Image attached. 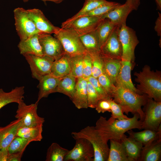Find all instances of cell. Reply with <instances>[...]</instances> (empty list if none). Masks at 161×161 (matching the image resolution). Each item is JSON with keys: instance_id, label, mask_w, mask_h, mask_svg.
<instances>
[{"instance_id": "cell-1", "label": "cell", "mask_w": 161, "mask_h": 161, "mask_svg": "<svg viewBox=\"0 0 161 161\" xmlns=\"http://www.w3.org/2000/svg\"><path fill=\"white\" fill-rule=\"evenodd\" d=\"M139 114H135L129 119L107 120L100 116L95 126L103 140L106 142L110 139L120 140L128 131L134 129H142V121Z\"/></svg>"}, {"instance_id": "cell-2", "label": "cell", "mask_w": 161, "mask_h": 161, "mask_svg": "<svg viewBox=\"0 0 161 161\" xmlns=\"http://www.w3.org/2000/svg\"><path fill=\"white\" fill-rule=\"evenodd\" d=\"M112 98L120 106L123 112L127 115L130 112L137 114L143 121L145 114L142 107L146 103L148 98L147 95L140 94L121 86H116Z\"/></svg>"}, {"instance_id": "cell-3", "label": "cell", "mask_w": 161, "mask_h": 161, "mask_svg": "<svg viewBox=\"0 0 161 161\" xmlns=\"http://www.w3.org/2000/svg\"><path fill=\"white\" fill-rule=\"evenodd\" d=\"M135 81L139 84L136 88L141 94L147 95L155 101L161 102V74L160 71L151 70L150 67L145 66L142 71L135 72Z\"/></svg>"}, {"instance_id": "cell-4", "label": "cell", "mask_w": 161, "mask_h": 161, "mask_svg": "<svg viewBox=\"0 0 161 161\" xmlns=\"http://www.w3.org/2000/svg\"><path fill=\"white\" fill-rule=\"evenodd\" d=\"M71 134L74 139L83 138L91 143L94 152L93 161H107L109 149L108 143L103 140L95 126H88L79 131L72 132Z\"/></svg>"}, {"instance_id": "cell-5", "label": "cell", "mask_w": 161, "mask_h": 161, "mask_svg": "<svg viewBox=\"0 0 161 161\" xmlns=\"http://www.w3.org/2000/svg\"><path fill=\"white\" fill-rule=\"evenodd\" d=\"M54 37L61 42L64 53L70 57L84 54L86 51L80 36L70 27L60 28Z\"/></svg>"}, {"instance_id": "cell-6", "label": "cell", "mask_w": 161, "mask_h": 161, "mask_svg": "<svg viewBox=\"0 0 161 161\" xmlns=\"http://www.w3.org/2000/svg\"><path fill=\"white\" fill-rule=\"evenodd\" d=\"M15 25L20 40H26L32 35L42 32L36 28L28 16L27 10L18 7L13 10Z\"/></svg>"}, {"instance_id": "cell-7", "label": "cell", "mask_w": 161, "mask_h": 161, "mask_svg": "<svg viewBox=\"0 0 161 161\" xmlns=\"http://www.w3.org/2000/svg\"><path fill=\"white\" fill-rule=\"evenodd\" d=\"M38 103L27 105L24 101L18 104V109L15 116L17 119L21 120V127H34L43 126L44 118L37 113Z\"/></svg>"}, {"instance_id": "cell-8", "label": "cell", "mask_w": 161, "mask_h": 161, "mask_svg": "<svg viewBox=\"0 0 161 161\" xmlns=\"http://www.w3.org/2000/svg\"><path fill=\"white\" fill-rule=\"evenodd\" d=\"M119 35L122 48L121 61L131 62L134 59L135 48L139 43L136 32L125 24L120 28Z\"/></svg>"}, {"instance_id": "cell-9", "label": "cell", "mask_w": 161, "mask_h": 161, "mask_svg": "<svg viewBox=\"0 0 161 161\" xmlns=\"http://www.w3.org/2000/svg\"><path fill=\"white\" fill-rule=\"evenodd\" d=\"M144 106L145 118L142 121V129L158 130L161 126V102L148 98Z\"/></svg>"}, {"instance_id": "cell-10", "label": "cell", "mask_w": 161, "mask_h": 161, "mask_svg": "<svg viewBox=\"0 0 161 161\" xmlns=\"http://www.w3.org/2000/svg\"><path fill=\"white\" fill-rule=\"evenodd\" d=\"M75 140V146L69 150L64 161H93L94 152L91 143L83 138Z\"/></svg>"}, {"instance_id": "cell-11", "label": "cell", "mask_w": 161, "mask_h": 161, "mask_svg": "<svg viewBox=\"0 0 161 161\" xmlns=\"http://www.w3.org/2000/svg\"><path fill=\"white\" fill-rule=\"evenodd\" d=\"M29 64L32 77L38 80L42 76L51 74L54 60L47 56H38L31 55H23Z\"/></svg>"}, {"instance_id": "cell-12", "label": "cell", "mask_w": 161, "mask_h": 161, "mask_svg": "<svg viewBox=\"0 0 161 161\" xmlns=\"http://www.w3.org/2000/svg\"><path fill=\"white\" fill-rule=\"evenodd\" d=\"M38 38L44 55L50 57L55 61L64 54L60 41L51 34L40 33L38 34Z\"/></svg>"}, {"instance_id": "cell-13", "label": "cell", "mask_w": 161, "mask_h": 161, "mask_svg": "<svg viewBox=\"0 0 161 161\" xmlns=\"http://www.w3.org/2000/svg\"><path fill=\"white\" fill-rule=\"evenodd\" d=\"M104 19L102 16H82L74 20L64 28L70 27L81 36L95 31Z\"/></svg>"}, {"instance_id": "cell-14", "label": "cell", "mask_w": 161, "mask_h": 161, "mask_svg": "<svg viewBox=\"0 0 161 161\" xmlns=\"http://www.w3.org/2000/svg\"><path fill=\"white\" fill-rule=\"evenodd\" d=\"M120 28L116 26L109 37L101 47L100 54L101 55L121 60L122 48L119 35Z\"/></svg>"}, {"instance_id": "cell-15", "label": "cell", "mask_w": 161, "mask_h": 161, "mask_svg": "<svg viewBox=\"0 0 161 161\" xmlns=\"http://www.w3.org/2000/svg\"><path fill=\"white\" fill-rule=\"evenodd\" d=\"M30 18L37 29L42 33L55 34L60 28L54 26L47 18L41 10L37 8L27 10Z\"/></svg>"}, {"instance_id": "cell-16", "label": "cell", "mask_w": 161, "mask_h": 161, "mask_svg": "<svg viewBox=\"0 0 161 161\" xmlns=\"http://www.w3.org/2000/svg\"><path fill=\"white\" fill-rule=\"evenodd\" d=\"M21 120L17 119L4 127H0V153L9 154L8 148L21 127Z\"/></svg>"}, {"instance_id": "cell-17", "label": "cell", "mask_w": 161, "mask_h": 161, "mask_svg": "<svg viewBox=\"0 0 161 161\" xmlns=\"http://www.w3.org/2000/svg\"><path fill=\"white\" fill-rule=\"evenodd\" d=\"M133 10L132 6L126 1L123 4H120L102 17L103 19H109L115 26L120 28L123 25L126 24L127 16Z\"/></svg>"}, {"instance_id": "cell-18", "label": "cell", "mask_w": 161, "mask_h": 161, "mask_svg": "<svg viewBox=\"0 0 161 161\" xmlns=\"http://www.w3.org/2000/svg\"><path fill=\"white\" fill-rule=\"evenodd\" d=\"M131 62L121 61V65L116 80L115 85L129 89L141 94L133 84L131 78Z\"/></svg>"}, {"instance_id": "cell-19", "label": "cell", "mask_w": 161, "mask_h": 161, "mask_svg": "<svg viewBox=\"0 0 161 161\" xmlns=\"http://www.w3.org/2000/svg\"><path fill=\"white\" fill-rule=\"evenodd\" d=\"M60 79L51 74L41 77L38 80L39 83L37 87L39 92L36 102L38 103L42 98L47 97L49 94L56 92V88Z\"/></svg>"}, {"instance_id": "cell-20", "label": "cell", "mask_w": 161, "mask_h": 161, "mask_svg": "<svg viewBox=\"0 0 161 161\" xmlns=\"http://www.w3.org/2000/svg\"><path fill=\"white\" fill-rule=\"evenodd\" d=\"M87 82V80L83 77L77 78L75 91L71 100L75 106L78 109L88 108Z\"/></svg>"}, {"instance_id": "cell-21", "label": "cell", "mask_w": 161, "mask_h": 161, "mask_svg": "<svg viewBox=\"0 0 161 161\" xmlns=\"http://www.w3.org/2000/svg\"><path fill=\"white\" fill-rule=\"evenodd\" d=\"M38 34H34L26 40L20 41L18 47L20 54L23 56L26 55H44L38 40Z\"/></svg>"}, {"instance_id": "cell-22", "label": "cell", "mask_w": 161, "mask_h": 161, "mask_svg": "<svg viewBox=\"0 0 161 161\" xmlns=\"http://www.w3.org/2000/svg\"><path fill=\"white\" fill-rule=\"evenodd\" d=\"M129 161H138L143 146L142 143L125 134L120 140Z\"/></svg>"}, {"instance_id": "cell-23", "label": "cell", "mask_w": 161, "mask_h": 161, "mask_svg": "<svg viewBox=\"0 0 161 161\" xmlns=\"http://www.w3.org/2000/svg\"><path fill=\"white\" fill-rule=\"evenodd\" d=\"M161 159V138L143 146L138 161H160Z\"/></svg>"}, {"instance_id": "cell-24", "label": "cell", "mask_w": 161, "mask_h": 161, "mask_svg": "<svg viewBox=\"0 0 161 161\" xmlns=\"http://www.w3.org/2000/svg\"><path fill=\"white\" fill-rule=\"evenodd\" d=\"M127 132L129 135V137L141 143L143 146L161 138V126L157 130L144 129L143 131L136 132L131 129Z\"/></svg>"}, {"instance_id": "cell-25", "label": "cell", "mask_w": 161, "mask_h": 161, "mask_svg": "<svg viewBox=\"0 0 161 161\" xmlns=\"http://www.w3.org/2000/svg\"><path fill=\"white\" fill-rule=\"evenodd\" d=\"M24 86L16 87L8 92L0 89V109L10 103L18 104L23 101L24 93Z\"/></svg>"}, {"instance_id": "cell-26", "label": "cell", "mask_w": 161, "mask_h": 161, "mask_svg": "<svg viewBox=\"0 0 161 161\" xmlns=\"http://www.w3.org/2000/svg\"><path fill=\"white\" fill-rule=\"evenodd\" d=\"M70 57L64 53L59 58L55 60L52 66L51 74L59 78L70 74Z\"/></svg>"}, {"instance_id": "cell-27", "label": "cell", "mask_w": 161, "mask_h": 161, "mask_svg": "<svg viewBox=\"0 0 161 161\" xmlns=\"http://www.w3.org/2000/svg\"><path fill=\"white\" fill-rule=\"evenodd\" d=\"M101 56L103 62V73L115 85L117 78L121 65V60Z\"/></svg>"}, {"instance_id": "cell-28", "label": "cell", "mask_w": 161, "mask_h": 161, "mask_svg": "<svg viewBox=\"0 0 161 161\" xmlns=\"http://www.w3.org/2000/svg\"><path fill=\"white\" fill-rule=\"evenodd\" d=\"M80 37L86 52L90 55L100 54V48L95 30Z\"/></svg>"}, {"instance_id": "cell-29", "label": "cell", "mask_w": 161, "mask_h": 161, "mask_svg": "<svg viewBox=\"0 0 161 161\" xmlns=\"http://www.w3.org/2000/svg\"><path fill=\"white\" fill-rule=\"evenodd\" d=\"M107 161H129L124 148L120 140L110 139Z\"/></svg>"}, {"instance_id": "cell-30", "label": "cell", "mask_w": 161, "mask_h": 161, "mask_svg": "<svg viewBox=\"0 0 161 161\" xmlns=\"http://www.w3.org/2000/svg\"><path fill=\"white\" fill-rule=\"evenodd\" d=\"M77 78L69 74L61 78L56 92L62 93L71 99L75 91Z\"/></svg>"}, {"instance_id": "cell-31", "label": "cell", "mask_w": 161, "mask_h": 161, "mask_svg": "<svg viewBox=\"0 0 161 161\" xmlns=\"http://www.w3.org/2000/svg\"><path fill=\"white\" fill-rule=\"evenodd\" d=\"M43 126L21 127L18 130L16 136L24 137L30 143L41 141L43 138Z\"/></svg>"}, {"instance_id": "cell-32", "label": "cell", "mask_w": 161, "mask_h": 161, "mask_svg": "<svg viewBox=\"0 0 161 161\" xmlns=\"http://www.w3.org/2000/svg\"><path fill=\"white\" fill-rule=\"evenodd\" d=\"M108 18H105L95 30L100 48L109 37L115 27Z\"/></svg>"}, {"instance_id": "cell-33", "label": "cell", "mask_w": 161, "mask_h": 161, "mask_svg": "<svg viewBox=\"0 0 161 161\" xmlns=\"http://www.w3.org/2000/svg\"><path fill=\"white\" fill-rule=\"evenodd\" d=\"M108 1L106 0H85L81 9L71 18L63 22L61 24V28H64L76 19Z\"/></svg>"}, {"instance_id": "cell-34", "label": "cell", "mask_w": 161, "mask_h": 161, "mask_svg": "<svg viewBox=\"0 0 161 161\" xmlns=\"http://www.w3.org/2000/svg\"><path fill=\"white\" fill-rule=\"evenodd\" d=\"M69 150L61 146L57 143H53L47 149L46 161H64Z\"/></svg>"}, {"instance_id": "cell-35", "label": "cell", "mask_w": 161, "mask_h": 161, "mask_svg": "<svg viewBox=\"0 0 161 161\" xmlns=\"http://www.w3.org/2000/svg\"><path fill=\"white\" fill-rule=\"evenodd\" d=\"M83 54L70 57V74L78 78L83 76Z\"/></svg>"}, {"instance_id": "cell-36", "label": "cell", "mask_w": 161, "mask_h": 161, "mask_svg": "<svg viewBox=\"0 0 161 161\" xmlns=\"http://www.w3.org/2000/svg\"><path fill=\"white\" fill-rule=\"evenodd\" d=\"M30 142L27 139L16 136L13 140L8 148L9 155L24 152Z\"/></svg>"}, {"instance_id": "cell-37", "label": "cell", "mask_w": 161, "mask_h": 161, "mask_svg": "<svg viewBox=\"0 0 161 161\" xmlns=\"http://www.w3.org/2000/svg\"><path fill=\"white\" fill-rule=\"evenodd\" d=\"M120 4L119 3L117 2L108 1L107 3L100 5L80 17L90 16H102L104 15L113 10Z\"/></svg>"}, {"instance_id": "cell-38", "label": "cell", "mask_w": 161, "mask_h": 161, "mask_svg": "<svg viewBox=\"0 0 161 161\" xmlns=\"http://www.w3.org/2000/svg\"><path fill=\"white\" fill-rule=\"evenodd\" d=\"M90 55L92 61L91 76L97 78L103 73V58L100 54Z\"/></svg>"}, {"instance_id": "cell-39", "label": "cell", "mask_w": 161, "mask_h": 161, "mask_svg": "<svg viewBox=\"0 0 161 161\" xmlns=\"http://www.w3.org/2000/svg\"><path fill=\"white\" fill-rule=\"evenodd\" d=\"M97 79L107 94L112 98V95L115 90L116 86L104 73L100 75Z\"/></svg>"}, {"instance_id": "cell-40", "label": "cell", "mask_w": 161, "mask_h": 161, "mask_svg": "<svg viewBox=\"0 0 161 161\" xmlns=\"http://www.w3.org/2000/svg\"><path fill=\"white\" fill-rule=\"evenodd\" d=\"M87 93L88 107L95 108L100 99L96 90L90 83L88 81Z\"/></svg>"}, {"instance_id": "cell-41", "label": "cell", "mask_w": 161, "mask_h": 161, "mask_svg": "<svg viewBox=\"0 0 161 161\" xmlns=\"http://www.w3.org/2000/svg\"><path fill=\"white\" fill-rule=\"evenodd\" d=\"M111 104V112L112 114L109 118L111 119L123 120L129 118L123 114L120 106L116 103L112 98L109 99Z\"/></svg>"}, {"instance_id": "cell-42", "label": "cell", "mask_w": 161, "mask_h": 161, "mask_svg": "<svg viewBox=\"0 0 161 161\" xmlns=\"http://www.w3.org/2000/svg\"><path fill=\"white\" fill-rule=\"evenodd\" d=\"M92 67V58L91 55L87 52L84 54L83 60V76L87 79L91 76Z\"/></svg>"}, {"instance_id": "cell-43", "label": "cell", "mask_w": 161, "mask_h": 161, "mask_svg": "<svg viewBox=\"0 0 161 161\" xmlns=\"http://www.w3.org/2000/svg\"><path fill=\"white\" fill-rule=\"evenodd\" d=\"M86 79L93 86L97 92L100 99L112 98L107 94L99 83L97 78L91 76Z\"/></svg>"}, {"instance_id": "cell-44", "label": "cell", "mask_w": 161, "mask_h": 161, "mask_svg": "<svg viewBox=\"0 0 161 161\" xmlns=\"http://www.w3.org/2000/svg\"><path fill=\"white\" fill-rule=\"evenodd\" d=\"M110 99H103L98 100L95 108L98 113H104L106 112H110Z\"/></svg>"}, {"instance_id": "cell-45", "label": "cell", "mask_w": 161, "mask_h": 161, "mask_svg": "<svg viewBox=\"0 0 161 161\" xmlns=\"http://www.w3.org/2000/svg\"><path fill=\"white\" fill-rule=\"evenodd\" d=\"M23 152L15 153L9 154L7 161H20Z\"/></svg>"}, {"instance_id": "cell-46", "label": "cell", "mask_w": 161, "mask_h": 161, "mask_svg": "<svg viewBox=\"0 0 161 161\" xmlns=\"http://www.w3.org/2000/svg\"><path fill=\"white\" fill-rule=\"evenodd\" d=\"M159 16L156 22L154 29L157 35L161 37V14L158 12Z\"/></svg>"}, {"instance_id": "cell-47", "label": "cell", "mask_w": 161, "mask_h": 161, "mask_svg": "<svg viewBox=\"0 0 161 161\" xmlns=\"http://www.w3.org/2000/svg\"><path fill=\"white\" fill-rule=\"evenodd\" d=\"M140 0H126V1L130 4L134 10H137L140 3Z\"/></svg>"}, {"instance_id": "cell-48", "label": "cell", "mask_w": 161, "mask_h": 161, "mask_svg": "<svg viewBox=\"0 0 161 161\" xmlns=\"http://www.w3.org/2000/svg\"><path fill=\"white\" fill-rule=\"evenodd\" d=\"M44 2H45L46 1H50L54 2L56 4H59L62 2L64 0H41ZM23 1L24 2H27L29 0H23Z\"/></svg>"}, {"instance_id": "cell-49", "label": "cell", "mask_w": 161, "mask_h": 161, "mask_svg": "<svg viewBox=\"0 0 161 161\" xmlns=\"http://www.w3.org/2000/svg\"><path fill=\"white\" fill-rule=\"evenodd\" d=\"M158 9L161 10V0H155Z\"/></svg>"}]
</instances>
